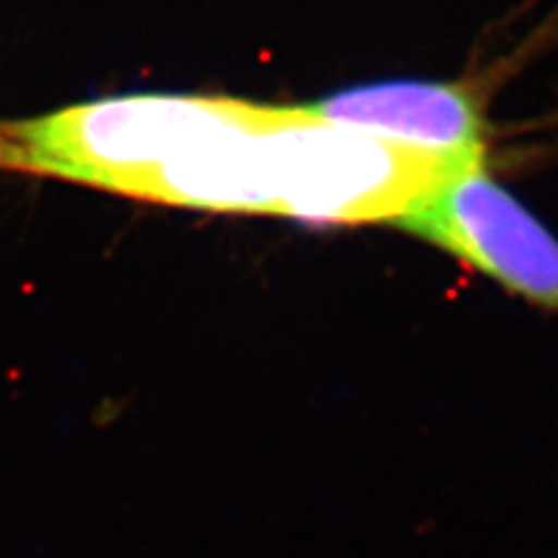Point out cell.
<instances>
[{
	"label": "cell",
	"mask_w": 558,
	"mask_h": 558,
	"mask_svg": "<svg viewBox=\"0 0 558 558\" xmlns=\"http://www.w3.org/2000/svg\"><path fill=\"white\" fill-rule=\"evenodd\" d=\"M219 105L221 96L143 94L0 121V168L143 201L163 161Z\"/></svg>",
	"instance_id": "6da1fadb"
},
{
	"label": "cell",
	"mask_w": 558,
	"mask_h": 558,
	"mask_svg": "<svg viewBox=\"0 0 558 558\" xmlns=\"http://www.w3.org/2000/svg\"><path fill=\"white\" fill-rule=\"evenodd\" d=\"M396 226L558 312V238L484 170V161L453 172Z\"/></svg>",
	"instance_id": "7a4b0ae2"
},
{
	"label": "cell",
	"mask_w": 558,
	"mask_h": 558,
	"mask_svg": "<svg viewBox=\"0 0 558 558\" xmlns=\"http://www.w3.org/2000/svg\"><path fill=\"white\" fill-rule=\"evenodd\" d=\"M307 110L336 124L453 159L484 156V121L465 86L430 80H387L330 94Z\"/></svg>",
	"instance_id": "3957f363"
}]
</instances>
